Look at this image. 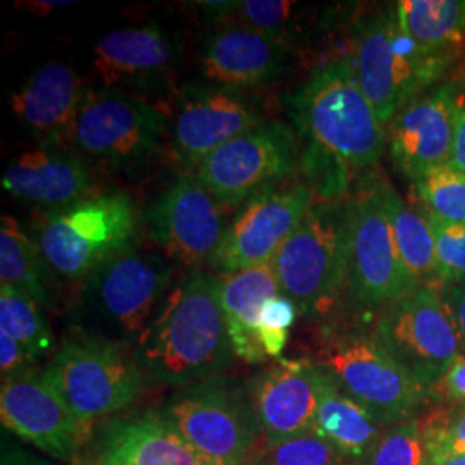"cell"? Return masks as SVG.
<instances>
[{
	"instance_id": "83f0119b",
	"label": "cell",
	"mask_w": 465,
	"mask_h": 465,
	"mask_svg": "<svg viewBox=\"0 0 465 465\" xmlns=\"http://www.w3.org/2000/svg\"><path fill=\"white\" fill-rule=\"evenodd\" d=\"M380 188L403 264L416 280L417 286L440 284L436 269V247L430 219L426 214L407 205L400 197L399 192L382 178L380 180Z\"/></svg>"
},
{
	"instance_id": "9c48e42d",
	"label": "cell",
	"mask_w": 465,
	"mask_h": 465,
	"mask_svg": "<svg viewBox=\"0 0 465 465\" xmlns=\"http://www.w3.org/2000/svg\"><path fill=\"white\" fill-rule=\"evenodd\" d=\"M159 414L205 465H249L261 434L245 384L224 376L176 390Z\"/></svg>"
},
{
	"instance_id": "6da1fadb",
	"label": "cell",
	"mask_w": 465,
	"mask_h": 465,
	"mask_svg": "<svg viewBox=\"0 0 465 465\" xmlns=\"http://www.w3.org/2000/svg\"><path fill=\"white\" fill-rule=\"evenodd\" d=\"M134 353L145 380L169 388L182 390L223 376L236 355L216 276L192 271L171 288Z\"/></svg>"
},
{
	"instance_id": "d6986e66",
	"label": "cell",
	"mask_w": 465,
	"mask_h": 465,
	"mask_svg": "<svg viewBox=\"0 0 465 465\" xmlns=\"http://www.w3.org/2000/svg\"><path fill=\"white\" fill-rule=\"evenodd\" d=\"M264 443L274 445L314 430L319 367L311 359H278L245 382Z\"/></svg>"
},
{
	"instance_id": "8d00e7d4",
	"label": "cell",
	"mask_w": 465,
	"mask_h": 465,
	"mask_svg": "<svg viewBox=\"0 0 465 465\" xmlns=\"http://www.w3.org/2000/svg\"><path fill=\"white\" fill-rule=\"evenodd\" d=\"M428 401L441 407L465 405V355L428 388Z\"/></svg>"
},
{
	"instance_id": "d4e9b609",
	"label": "cell",
	"mask_w": 465,
	"mask_h": 465,
	"mask_svg": "<svg viewBox=\"0 0 465 465\" xmlns=\"http://www.w3.org/2000/svg\"><path fill=\"white\" fill-rule=\"evenodd\" d=\"M388 428L391 426L319 367V405L312 431L326 440L347 464L362 465Z\"/></svg>"
},
{
	"instance_id": "d590c367",
	"label": "cell",
	"mask_w": 465,
	"mask_h": 465,
	"mask_svg": "<svg viewBox=\"0 0 465 465\" xmlns=\"http://www.w3.org/2000/svg\"><path fill=\"white\" fill-rule=\"evenodd\" d=\"M431 224L440 282H465V224L443 223L426 214Z\"/></svg>"
},
{
	"instance_id": "e575fe53",
	"label": "cell",
	"mask_w": 465,
	"mask_h": 465,
	"mask_svg": "<svg viewBox=\"0 0 465 465\" xmlns=\"http://www.w3.org/2000/svg\"><path fill=\"white\" fill-rule=\"evenodd\" d=\"M420 420L428 460L465 455V405L434 409Z\"/></svg>"
},
{
	"instance_id": "4fadbf2b",
	"label": "cell",
	"mask_w": 465,
	"mask_h": 465,
	"mask_svg": "<svg viewBox=\"0 0 465 465\" xmlns=\"http://www.w3.org/2000/svg\"><path fill=\"white\" fill-rule=\"evenodd\" d=\"M372 332L426 390L464 355L459 332L434 286H419L382 309Z\"/></svg>"
},
{
	"instance_id": "836d02e7",
	"label": "cell",
	"mask_w": 465,
	"mask_h": 465,
	"mask_svg": "<svg viewBox=\"0 0 465 465\" xmlns=\"http://www.w3.org/2000/svg\"><path fill=\"white\" fill-rule=\"evenodd\" d=\"M250 465H349L331 445L311 431L282 443H264Z\"/></svg>"
},
{
	"instance_id": "4316f807",
	"label": "cell",
	"mask_w": 465,
	"mask_h": 465,
	"mask_svg": "<svg viewBox=\"0 0 465 465\" xmlns=\"http://www.w3.org/2000/svg\"><path fill=\"white\" fill-rule=\"evenodd\" d=\"M397 13L419 47L449 59L465 74V0H401Z\"/></svg>"
},
{
	"instance_id": "4dcf8cb0",
	"label": "cell",
	"mask_w": 465,
	"mask_h": 465,
	"mask_svg": "<svg viewBox=\"0 0 465 465\" xmlns=\"http://www.w3.org/2000/svg\"><path fill=\"white\" fill-rule=\"evenodd\" d=\"M0 331L13 336L38 362L54 350V336L42 305L7 286H0Z\"/></svg>"
},
{
	"instance_id": "ffe728a7",
	"label": "cell",
	"mask_w": 465,
	"mask_h": 465,
	"mask_svg": "<svg viewBox=\"0 0 465 465\" xmlns=\"http://www.w3.org/2000/svg\"><path fill=\"white\" fill-rule=\"evenodd\" d=\"M292 50L271 35L245 26H221L203 42V76L209 84L232 90L259 88L282 76Z\"/></svg>"
},
{
	"instance_id": "ac0fdd59",
	"label": "cell",
	"mask_w": 465,
	"mask_h": 465,
	"mask_svg": "<svg viewBox=\"0 0 465 465\" xmlns=\"http://www.w3.org/2000/svg\"><path fill=\"white\" fill-rule=\"evenodd\" d=\"M2 426L59 462H73L88 431L36 369L2 378Z\"/></svg>"
},
{
	"instance_id": "5b68a950",
	"label": "cell",
	"mask_w": 465,
	"mask_h": 465,
	"mask_svg": "<svg viewBox=\"0 0 465 465\" xmlns=\"http://www.w3.org/2000/svg\"><path fill=\"white\" fill-rule=\"evenodd\" d=\"M163 255L132 250L84 282L73 309V331L134 347L159 312L173 282Z\"/></svg>"
},
{
	"instance_id": "f6af8a7d",
	"label": "cell",
	"mask_w": 465,
	"mask_h": 465,
	"mask_svg": "<svg viewBox=\"0 0 465 465\" xmlns=\"http://www.w3.org/2000/svg\"><path fill=\"white\" fill-rule=\"evenodd\" d=\"M86 465H116L113 464V462H109V460H105V459H100V457H94L90 462H86Z\"/></svg>"
},
{
	"instance_id": "52a82bcc",
	"label": "cell",
	"mask_w": 465,
	"mask_h": 465,
	"mask_svg": "<svg viewBox=\"0 0 465 465\" xmlns=\"http://www.w3.org/2000/svg\"><path fill=\"white\" fill-rule=\"evenodd\" d=\"M42 376L88 432L130 407L145 382L134 347L80 331L64 338Z\"/></svg>"
},
{
	"instance_id": "ba28073f",
	"label": "cell",
	"mask_w": 465,
	"mask_h": 465,
	"mask_svg": "<svg viewBox=\"0 0 465 465\" xmlns=\"http://www.w3.org/2000/svg\"><path fill=\"white\" fill-rule=\"evenodd\" d=\"M388 426L419 417L428 390L400 364L372 331L324 328L311 359Z\"/></svg>"
},
{
	"instance_id": "74e56055",
	"label": "cell",
	"mask_w": 465,
	"mask_h": 465,
	"mask_svg": "<svg viewBox=\"0 0 465 465\" xmlns=\"http://www.w3.org/2000/svg\"><path fill=\"white\" fill-rule=\"evenodd\" d=\"M38 361L34 355L17 343L13 336L5 331H0V371L2 378H11L17 374H25L35 371Z\"/></svg>"
},
{
	"instance_id": "44dd1931",
	"label": "cell",
	"mask_w": 465,
	"mask_h": 465,
	"mask_svg": "<svg viewBox=\"0 0 465 465\" xmlns=\"http://www.w3.org/2000/svg\"><path fill=\"white\" fill-rule=\"evenodd\" d=\"M84 97V82L74 67L49 63L11 95V107L40 145L61 147L71 140Z\"/></svg>"
},
{
	"instance_id": "d6a6232c",
	"label": "cell",
	"mask_w": 465,
	"mask_h": 465,
	"mask_svg": "<svg viewBox=\"0 0 465 465\" xmlns=\"http://www.w3.org/2000/svg\"><path fill=\"white\" fill-rule=\"evenodd\" d=\"M426 460L422 420L414 417L388 428L362 465H424Z\"/></svg>"
},
{
	"instance_id": "484cf974",
	"label": "cell",
	"mask_w": 465,
	"mask_h": 465,
	"mask_svg": "<svg viewBox=\"0 0 465 465\" xmlns=\"http://www.w3.org/2000/svg\"><path fill=\"white\" fill-rule=\"evenodd\" d=\"M219 303L228 324L232 350L247 364L269 361L257 338L259 316L267 300L280 295L271 262L234 272H217Z\"/></svg>"
},
{
	"instance_id": "603a6c76",
	"label": "cell",
	"mask_w": 465,
	"mask_h": 465,
	"mask_svg": "<svg viewBox=\"0 0 465 465\" xmlns=\"http://www.w3.org/2000/svg\"><path fill=\"white\" fill-rule=\"evenodd\" d=\"M94 66L105 88L145 84L164 76L180 57V45L159 25L119 28L104 35Z\"/></svg>"
},
{
	"instance_id": "f546056e",
	"label": "cell",
	"mask_w": 465,
	"mask_h": 465,
	"mask_svg": "<svg viewBox=\"0 0 465 465\" xmlns=\"http://www.w3.org/2000/svg\"><path fill=\"white\" fill-rule=\"evenodd\" d=\"M207 23L216 26H245L271 35L290 47L297 42L299 4L288 0L202 2Z\"/></svg>"
},
{
	"instance_id": "f35d334b",
	"label": "cell",
	"mask_w": 465,
	"mask_h": 465,
	"mask_svg": "<svg viewBox=\"0 0 465 465\" xmlns=\"http://www.w3.org/2000/svg\"><path fill=\"white\" fill-rule=\"evenodd\" d=\"M299 309L297 305L284 295H278L274 299L267 300L259 316L257 328H267V330H280V331H290V328L299 319Z\"/></svg>"
},
{
	"instance_id": "ee69618b",
	"label": "cell",
	"mask_w": 465,
	"mask_h": 465,
	"mask_svg": "<svg viewBox=\"0 0 465 465\" xmlns=\"http://www.w3.org/2000/svg\"><path fill=\"white\" fill-rule=\"evenodd\" d=\"M424 465H465V455L462 457H450L443 460H426Z\"/></svg>"
},
{
	"instance_id": "1f68e13d",
	"label": "cell",
	"mask_w": 465,
	"mask_h": 465,
	"mask_svg": "<svg viewBox=\"0 0 465 465\" xmlns=\"http://www.w3.org/2000/svg\"><path fill=\"white\" fill-rule=\"evenodd\" d=\"M424 213L443 223L465 224V173L440 166L428 171L414 183Z\"/></svg>"
},
{
	"instance_id": "5bb4252c",
	"label": "cell",
	"mask_w": 465,
	"mask_h": 465,
	"mask_svg": "<svg viewBox=\"0 0 465 465\" xmlns=\"http://www.w3.org/2000/svg\"><path fill=\"white\" fill-rule=\"evenodd\" d=\"M224 211L195 174H183L150 205L143 219L167 261L200 271L211 264L230 224Z\"/></svg>"
},
{
	"instance_id": "7bdbcfd3",
	"label": "cell",
	"mask_w": 465,
	"mask_h": 465,
	"mask_svg": "<svg viewBox=\"0 0 465 465\" xmlns=\"http://www.w3.org/2000/svg\"><path fill=\"white\" fill-rule=\"evenodd\" d=\"M74 4H78V2H74V0H32V2H21L17 5H19V9L32 13L34 16H47L55 9H63V7H69Z\"/></svg>"
},
{
	"instance_id": "9a60e30c",
	"label": "cell",
	"mask_w": 465,
	"mask_h": 465,
	"mask_svg": "<svg viewBox=\"0 0 465 465\" xmlns=\"http://www.w3.org/2000/svg\"><path fill=\"white\" fill-rule=\"evenodd\" d=\"M312 205L307 183L290 182L257 195L232 216L209 266L234 272L269 264Z\"/></svg>"
},
{
	"instance_id": "cb8c5ba5",
	"label": "cell",
	"mask_w": 465,
	"mask_h": 465,
	"mask_svg": "<svg viewBox=\"0 0 465 465\" xmlns=\"http://www.w3.org/2000/svg\"><path fill=\"white\" fill-rule=\"evenodd\" d=\"M95 457L116 465H205L159 411L111 419L97 434Z\"/></svg>"
},
{
	"instance_id": "8fae6325",
	"label": "cell",
	"mask_w": 465,
	"mask_h": 465,
	"mask_svg": "<svg viewBox=\"0 0 465 465\" xmlns=\"http://www.w3.org/2000/svg\"><path fill=\"white\" fill-rule=\"evenodd\" d=\"M380 180H362L350 197L347 297L357 307L382 311L419 286L400 257Z\"/></svg>"
},
{
	"instance_id": "ab89813d",
	"label": "cell",
	"mask_w": 465,
	"mask_h": 465,
	"mask_svg": "<svg viewBox=\"0 0 465 465\" xmlns=\"http://www.w3.org/2000/svg\"><path fill=\"white\" fill-rule=\"evenodd\" d=\"M434 288L455 324L465 355V282H440Z\"/></svg>"
},
{
	"instance_id": "7a4b0ae2",
	"label": "cell",
	"mask_w": 465,
	"mask_h": 465,
	"mask_svg": "<svg viewBox=\"0 0 465 465\" xmlns=\"http://www.w3.org/2000/svg\"><path fill=\"white\" fill-rule=\"evenodd\" d=\"M290 116L305 150L322 153L349 171L380 164L386 128L357 82L349 59H331L288 99Z\"/></svg>"
},
{
	"instance_id": "277c9868",
	"label": "cell",
	"mask_w": 465,
	"mask_h": 465,
	"mask_svg": "<svg viewBox=\"0 0 465 465\" xmlns=\"http://www.w3.org/2000/svg\"><path fill=\"white\" fill-rule=\"evenodd\" d=\"M280 293L299 316H328L347 295L350 269V197L321 200L271 261Z\"/></svg>"
},
{
	"instance_id": "f1b7e54d",
	"label": "cell",
	"mask_w": 465,
	"mask_h": 465,
	"mask_svg": "<svg viewBox=\"0 0 465 465\" xmlns=\"http://www.w3.org/2000/svg\"><path fill=\"white\" fill-rule=\"evenodd\" d=\"M50 267L28 232L21 230L15 217L0 221V286L13 288L34 299L42 307L52 305Z\"/></svg>"
},
{
	"instance_id": "8992f818",
	"label": "cell",
	"mask_w": 465,
	"mask_h": 465,
	"mask_svg": "<svg viewBox=\"0 0 465 465\" xmlns=\"http://www.w3.org/2000/svg\"><path fill=\"white\" fill-rule=\"evenodd\" d=\"M138 236L134 200L109 192L50 211L36 230V243L54 274L84 282L104 264L136 250Z\"/></svg>"
},
{
	"instance_id": "30bf717a",
	"label": "cell",
	"mask_w": 465,
	"mask_h": 465,
	"mask_svg": "<svg viewBox=\"0 0 465 465\" xmlns=\"http://www.w3.org/2000/svg\"><path fill=\"white\" fill-rule=\"evenodd\" d=\"M300 169L299 140L280 121L262 123L214 150L195 176L226 209L290 183Z\"/></svg>"
},
{
	"instance_id": "2e32d148",
	"label": "cell",
	"mask_w": 465,
	"mask_h": 465,
	"mask_svg": "<svg viewBox=\"0 0 465 465\" xmlns=\"http://www.w3.org/2000/svg\"><path fill=\"white\" fill-rule=\"evenodd\" d=\"M464 102L462 84L441 82L419 94L390 121L386 145L401 176L416 183L428 171L449 164Z\"/></svg>"
},
{
	"instance_id": "e0dca14e",
	"label": "cell",
	"mask_w": 465,
	"mask_h": 465,
	"mask_svg": "<svg viewBox=\"0 0 465 465\" xmlns=\"http://www.w3.org/2000/svg\"><path fill=\"white\" fill-rule=\"evenodd\" d=\"M262 123L259 104L242 90L186 84L173 117V153L182 166L197 169L214 150Z\"/></svg>"
},
{
	"instance_id": "bcb514c9",
	"label": "cell",
	"mask_w": 465,
	"mask_h": 465,
	"mask_svg": "<svg viewBox=\"0 0 465 465\" xmlns=\"http://www.w3.org/2000/svg\"><path fill=\"white\" fill-rule=\"evenodd\" d=\"M249 465H250V462H249Z\"/></svg>"
},
{
	"instance_id": "3957f363",
	"label": "cell",
	"mask_w": 465,
	"mask_h": 465,
	"mask_svg": "<svg viewBox=\"0 0 465 465\" xmlns=\"http://www.w3.org/2000/svg\"><path fill=\"white\" fill-rule=\"evenodd\" d=\"M349 61L384 126L411 100L441 84L457 67L449 59L419 47L403 32L397 4L376 7L353 21Z\"/></svg>"
},
{
	"instance_id": "b9f144b4",
	"label": "cell",
	"mask_w": 465,
	"mask_h": 465,
	"mask_svg": "<svg viewBox=\"0 0 465 465\" xmlns=\"http://www.w3.org/2000/svg\"><path fill=\"white\" fill-rule=\"evenodd\" d=\"M449 166L465 173V102L464 105L460 107V113H459L457 123H455V138H453Z\"/></svg>"
},
{
	"instance_id": "7402d4cb",
	"label": "cell",
	"mask_w": 465,
	"mask_h": 465,
	"mask_svg": "<svg viewBox=\"0 0 465 465\" xmlns=\"http://www.w3.org/2000/svg\"><path fill=\"white\" fill-rule=\"evenodd\" d=\"M92 184L90 169L80 157L49 145L23 152L2 176V188L13 197L52 211L90 197Z\"/></svg>"
},
{
	"instance_id": "60d3db41",
	"label": "cell",
	"mask_w": 465,
	"mask_h": 465,
	"mask_svg": "<svg viewBox=\"0 0 465 465\" xmlns=\"http://www.w3.org/2000/svg\"><path fill=\"white\" fill-rule=\"evenodd\" d=\"M0 465H55L50 462L49 459L30 451V450L21 449L13 443L2 441V451H0Z\"/></svg>"
},
{
	"instance_id": "7c38bea8",
	"label": "cell",
	"mask_w": 465,
	"mask_h": 465,
	"mask_svg": "<svg viewBox=\"0 0 465 465\" xmlns=\"http://www.w3.org/2000/svg\"><path fill=\"white\" fill-rule=\"evenodd\" d=\"M166 117L149 102L121 88L86 92L71 142L109 166L138 169L159 152Z\"/></svg>"
}]
</instances>
